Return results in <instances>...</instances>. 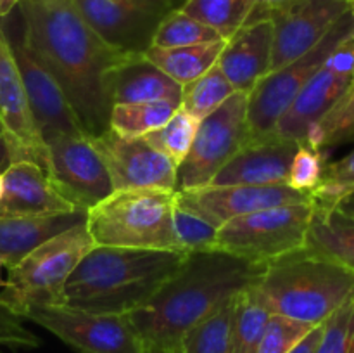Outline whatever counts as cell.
<instances>
[{
  "mask_svg": "<svg viewBox=\"0 0 354 353\" xmlns=\"http://www.w3.org/2000/svg\"><path fill=\"white\" fill-rule=\"evenodd\" d=\"M223 38L206 24L199 23L194 17L187 16L180 9H173L156 30L152 45L154 47H187V45L213 44Z\"/></svg>",
  "mask_w": 354,
  "mask_h": 353,
  "instance_id": "obj_33",
  "label": "cell"
},
{
  "mask_svg": "<svg viewBox=\"0 0 354 353\" xmlns=\"http://www.w3.org/2000/svg\"><path fill=\"white\" fill-rule=\"evenodd\" d=\"M0 120L12 163L31 161L47 172L48 152L28 104L23 78L6 30L0 24Z\"/></svg>",
  "mask_w": 354,
  "mask_h": 353,
  "instance_id": "obj_16",
  "label": "cell"
},
{
  "mask_svg": "<svg viewBox=\"0 0 354 353\" xmlns=\"http://www.w3.org/2000/svg\"><path fill=\"white\" fill-rule=\"evenodd\" d=\"M85 211L44 217H0V260L10 269L54 235L85 221Z\"/></svg>",
  "mask_w": 354,
  "mask_h": 353,
  "instance_id": "obj_23",
  "label": "cell"
},
{
  "mask_svg": "<svg viewBox=\"0 0 354 353\" xmlns=\"http://www.w3.org/2000/svg\"><path fill=\"white\" fill-rule=\"evenodd\" d=\"M173 230H175L178 249L187 255L214 249L218 232L216 225L204 220L199 215L180 208L176 201L175 210H173Z\"/></svg>",
  "mask_w": 354,
  "mask_h": 353,
  "instance_id": "obj_34",
  "label": "cell"
},
{
  "mask_svg": "<svg viewBox=\"0 0 354 353\" xmlns=\"http://www.w3.org/2000/svg\"><path fill=\"white\" fill-rule=\"evenodd\" d=\"M0 137H3V125H2V120H0Z\"/></svg>",
  "mask_w": 354,
  "mask_h": 353,
  "instance_id": "obj_49",
  "label": "cell"
},
{
  "mask_svg": "<svg viewBox=\"0 0 354 353\" xmlns=\"http://www.w3.org/2000/svg\"><path fill=\"white\" fill-rule=\"evenodd\" d=\"M354 138V83L339 102L310 128L306 144L324 151Z\"/></svg>",
  "mask_w": 354,
  "mask_h": 353,
  "instance_id": "obj_31",
  "label": "cell"
},
{
  "mask_svg": "<svg viewBox=\"0 0 354 353\" xmlns=\"http://www.w3.org/2000/svg\"><path fill=\"white\" fill-rule=\"evenodd\" d=\"M17 3H19V0H0V19L9 16L16 9Z\"/></svg>",
  "mask_w": 354,
  "mask_h": 353,
  "instance_id": "obj_44",
  "label": "cell"
},
{
  "mask_svg": "<svg viewBox=\"0 0 354 353\" xmlns=\"http://www.w3.org/2000/svg\"><path fill=\"white\" fill-rule=\"evenodd\" d=\"M2 176L0 217H44L78 211L59 194L47 172L37 163H10Z\"/></svg>",
  "mask_w": 354,
  "mask_h": 353,
  "instance_id": "obj_20",
  "label": "cell"
},
{
  "mask_svg": "<svg viewBox=\"0 0 354 353\" xmlns=\"http://www.w3.org/2000/svg\"><path fill=\"white\" fill-rule=\"evenodd\" d=\"M234 93V87L225 78L221 69L214 64L203 76L182 87L180 107H183L187 113H190L201 121L209 116L211 113H214Z\"/></svg>",
  "mask_w": 354,
  "mask_h": 353,
  "instance_id": "obj_30",
  "label": "cell"
},
{
  "mask_svg": "<svg viewBox=\"0 0 354 353\" xmlns=\"http://www.w3.org/2000/svg\"><path fill=\"white\" fill-rule=\"evenodd\" d=\"M353 83H354V82H353Z\"/></svg>",
  "mask_w": 354,
  "mask_h": 353,
  "instance_id": "obj_51",
  "label": "cell"
},
{
  "mask_svg": "<svg viewBox=\"0 0 354 353\" xmlns=\"http://www.w3.org/2000/svg\"><path fill=\"white\" fill-rule=\"evenodd\" d=\"M173 210L171 190H114L86 211L85 224L95 246L180 251L173 230Z\"/></svg>",
  "mask_w": 354,
  "mask_h": 353,
  "instance_id": "obj_5",
  "label": "cell"
},
{
  "mask_svg": "<svg viewBox=\"0 0 354 353\" xmlns=\"http://www.w3.org/2000/svg\"><path fill=\"white\" fill-rule=\"evenodd\" d=\"M47 175L78 211H88L114 192L113 180L88 135H64L47 142Z\"/></svg>",
  "mask_w": 354,
  "mask_h": 353,
  "instance_id": "obj_11",
  "label": "cell"
},
{
  "mask_svg": "<svg viewBox=\"0 0 354 353\" xmlns=\"http://www.w3.org/2000/svg\"><path fill=\"white\" fill-rule=\"evenodd\" d=\"M252 287L272 315L320 325L354 301V272L301 248L266 263Z\"/></svg>",
  "mask_w": 354,
  "mask_h": 353,
  "instance_id": "obj_4",
  "label": "cell"
},
{
  "mask_svg": "<svg viewBox=\"0 0 354 353\" xmlns=\"http://www.w3.org/2000/svg\"><path fill=\"white\" fill-rule=\"evenodd\" d=\"M187 253L93 246L52 305L127 315L144 307L183 265Z\"/></svg>",
  "mask_w": 354,
  "mask_h": 353,
  "instance_id": "obj_3",
  "label": "cell"
},
{
  "mask_svg": "<svg viewBox=\"0 0 354 353\" xmlns=\"http://www.w3.org/2000/svg\"><path fill=\"white\" fill-rule=\"evenodd\" d=\"M176 106L166 100L118 104L109 114V130L123 137H145L161 128L175 113Z\"/></svg>",
  "mask_w": 354,
  "mask_h": 353,
  "instance_id": "obj_29",
  "label": "cell"
},
{
  "mask_svg": "<svg viewBox=\"0 0 354 353\" xmlns=\"http://www.w3.org/2000/svg\"><path fill=\"white\" fill-rule=\"evenodd\" d=\"M304 248L354 272V217L337 208L315 206Z\"/></svg>",
  "mask_w": 354,
  "mask_h": 353,
  "instance_id": "obj_24",
  "label": "cell"
},
{
  "mask_svg": "<svg viewBox=\"0 0 354 353\" xmlns=\"http://www.w3.org/2000/svg\"><path fill=\"white\" fill-rule=\"evenodd\" d=\"M2 194H3V176H2V172H0V199H2Z\"/></svg>",
  "mask_w": 354,
  "mask_h": 353,
  "instance_id": "obj_47",
  "label": "cell"
},
{
  "mask_svg": "<svg viewBox=\"0 0 354 353\" xmlns=\"http://www.w3.org/2000/svg\"><path fill=\"white\" fill-rule=\"evenodd\" d=\"M92 30L124 54H144L175 0H75Z\"/></svg>",
  "mask_w": 354,
  "mask_h": 353,
  "instance_id": "obj_13",
  "label": "cell"
},
{
  "mask_svg": "<svg viewBox=\"0 0 354 353\" xmlns=\"http://www.w3.org/2000/svg\"><path fill=\"white\" fill-rule=\"evenodd\" d=\"M313 327L317 325L283 315H272L256 353H290Z\"/></svg>",
  "mask_w": 354,
  "mask_h": 353,
  "instance_id": "obj_37",
  "label": "cell"
},
{
  "mask_svg": "<svg viewBox=\"0 0 354 353\" xmlns=\"http://www.w3.org/2000/svg\"><path fill=\"white\" fill-rule=\"evenodd\" d=\"M197 128H199V120L187 113L183 107H176L171 118L161 128L145 135V138L166 158L171 159L173 165L178 168L192 147Z\"/></svg>",
  "mask_w": 354,
  "mask_h": 353,
  "instance_id": "obj_32",
  "label": "cell"
},
{
  "mask_svg": "<svg viewBox=\"0 0 354 353\" xmlns=\"http://www.w3.org/2000/svg\"><path fill=\"white\" fill-rule=\"evenodd\" d=\"M322 329H324V325L322 324L311 329V331L304 336L303 341H301L290 353H315V348H317L318 341H320Z\"/></svg>",
  "mask_w": 354,
  "mask_h": 353,
  "instance_id": "obj_41",
  "label": "cell"
},
{
  "mask_svg": "<svg viewBox=\"0 0 354 353\" xmlns=\"http://www.w3.org/2000/svg\"><path fill=\"white\" fill-rule=\"evenodd\" d=\"M10 163H12V158H10L9 144H7L6 137H0V172H3Z\"/></svg>",
  "mask_w": 354,
  "mask_h": 353,
  "instance_id": "obj_42",
  "label": "cell"
},
{
  "mask_svg": "<svg viewBox=\"0 0 354 353\" xmlns=\"http://www.w3.org/2000/svg\"><path fill=\"white\" fill-rule=\"evenodd\" d=\"M249 142L248 93L235 92L199 121L192 147L176 168V190L206 187Z\"/></svg>",
  "mask_w": 354,
  "mask_h": 353,
  "instance_id": "obj_9",
  "label": "cell"
},
{
  "mask_svg": "<svg viewBox=\"0 0 354 353\" xmlns=\"http://www.w3.org/2000/svg\"><path fill=\"white\" fill-rule=\"evenodd\" d=\"M265 266L218 249L189 253L178 272L127 318L144 345L173 352L197 322L256 284Z\"/></svg>",
  "mask_w": 354,
  "mask_h": 353,
  "instance_id": "obj_2",
  "label": "cell"
},
{
  "mask_svg": "<svg viewBox=\"0 0 354 353\" xmlns=\"http://www.w3.org/2000/svg\"><path fill=\"white\" fill-rule=\"evenodd\" d=\"M354 194V149L344 158L327 163L320 185L311 192L315 206L334 208L339 201Z\"/></svg>",
  "mask_w": 354,
  "mask_h": 353,
  "instance_id": "obj_35",
  "label": "cell"
},
{
  "mask_svg": "<svg viewBox=\"0 0 354 353\" xmlns=\"http://www.w3.org/2000/svg\"><path fill=\"white\" fill-rule=\"evenodd\" d=\"M21 35L61 85L83 132L97 137L109 127L107 75L124 52L92 30L75 0H19Z\"/></svg>",
  "mask_w": 354,
  "mask_h": 353,
  "instance_id": "obj_1",
  "label": "cell"
},
{
  "mask_svg": "<svg viewBox=\"0 0 354 353\" xmlns=\"http://www.w3.org/2000/svg\"><path fill=\"white\" fill-rule=\"evenodd\" d=\"M315 203L266 208L225 221L214 249L252 263H270L304 248Z\"/></svg>",
  "mask_w": 354,
  "mask_h": 353,
  "instance_id": "obj_7",
  "label": "cell"
},
{
  "mask_svg": "<svg viewBox=\"0 0 354 353\" xmlns=\"http://www.w3.org/2000/svg\"><path fill=\"white\" fill-rule=\"evenodd\" d=\"M346 3H348V9L351 10V12L354 14V0H344Z\"/></svg>",
  "mask_w": 354,
  "mask_h": 353,
  "instance_id": "obj_48",
  "label": "cell"
},
{
  "mask_svg": "<svg viewBox=\"0 0 354 353\" xmlns=\"http://www.w3.org/2000/svg\"><path fill=\"white\" fill-rule=\"evenodd\" d=\"M2 269H3V262L0 260V287H3V284H6V280L2 279Z\"/></svg>",
  "mask_w": 354,
  "mask_h": 353,
  "instance_id": "obj_46",
  "label": "cell"
},
{
  "mask_svg": "<svg viewBox=\"0 0 354 353\" xmlns=\"http://www.w3.org/2000/svg\"><path fill=\"white\" fill-rule=\"evenodd\" d=\"M225 42L227 40L169 48L151 45L144 52V55L162 73H166L173 82L183 87L203 76L216 64L225 47Z\"/></svg>",
  "mask_w": 354,
  "mask_h": 353,
  "instance_id": "obj_25",
  "label": "cell"
},
{
  "mask_svg": "<svg viewBox=\"0 0 354 353\" xmlns=\"http://www.w3.org/2000/svg\"><path fill=\"white\" fill-rule=\"evenodd\" d=\"M7 38L23 78L35 125L45 144L52 138L64 137V135L85 134L57 80L28 47L23 35L19 33V37L7 35Z\"/></svg>",
  "mask_w": 354,
  "mask_h": 353,
  "instance_id": "obj_17",
  "label": "cell"
},
{
  "mask_svg": "<svg viewBox=\"0 0 354 353\" xmlns=\"http://www.w3.org/2000/svg\"><path fill=\"white\" fill-rule=\"evenodd\" d=\"M322 325L315 353H354V301L334 311Z\"/></svg>",
  "mask_w": 354,
  "mask_h": 353,
  "instance_id": "obj_36",
  "label": "cell"
},
{
  "mask_svg": "<svg viewBox=\"0 0 354 353\" xmlns=\"http://www.w3.org/2000/svg\"><path fill=\"white\" fill-rule=\"evenodd\" d=\"M273 26L270 19L244 24L225 42L216 66L235 92L251 93L256 83L272 71Z\"/></svg>",
  "mask_w": 354,
  "mask_h": 353,
  "instance_id": "obj_21",
  "label": "cell"
},
{
  "mask_svg": "<svg viewBox=\"0 0 354 353\" xmlns=\"http://www.w3.org/2000/svg\"><path fill=\"white\" fill-rule=\"evenodd\" d=\"M235 298L228 300L213 314L189 329L180 338L173 353H230Z\"/></svg>",
  "mask_w": 354,
  "mask_h": 353,
  "instance_id": "obj_26",
  "label": "cell"
},
{
  "mask_svg": "<svg viewBox=\"0 0 354 353\" xmlns=\"http://www.w3.org/2000/svg\"><path fill=\"white\" fill-rule=\"evenodd\" d=\"M301 142L272 134L249 141L209 185H279L287 183L290 163Z\"/></svg>",
  "mask_w": 354,
  "mask_h": 353,
  "instance_id": "obj_19",
  "label": "cell"
},
{
  "mask_svg": "<svg viewBox=\"0 0 354 353\" xmlns=\"http://www.w3.org/2000/svg\"><path fill=\"white\" fill-rule=\"evenodd\" d=\"M351 196H354V194H351Z\"/></svg>",
  "mask_w": 354,
  "mask_h": 353,
  "instance_id": "obj_50",
  "label": "cell"
},
{
  "mask_svg": "<svg viewBox=\"0 0 354 353\" xmlns=\"http://www.w3.org/2000/svg\"><path fill=\"white\" fill-rule=\"evenodd\" d=\"M180 10L228 40L248 23L252 7L249 0H185Z\"/></svg>",
  "mask_w": 354,
  "mask_h": 353,
  "instance_id": "obj_28",
  "label": "cell"
},
{
  "mask_svg": "<svg viewBox=\"0 0 354 353\" xmlns=\"http://www.w3.org/2000/svg\"><path fill=\"white\" fill-rule=\"evenodd\" d=\"M142 353H173L171 350H166L162 346H154V345H145L144 352Z\"/></svg>",
  "mask_w": 354,
  "mask_h": 353,
  "instance_id": "obj_45",
  "label": "cell"
},
{
  "mask_svg": "<svg viewBox=\"0 0 354 353\" xmlns=\"http://www.w3.org/2000/svg\"><path fill=\"white\" fill-rule=\"evenodd\" d=\"M325 152L311 147L306 142H301L290 163L287 185L301 192L311 194L324 179L325 172Z\"/></svg>",
  "mask_w": 354,
  "mask_h": 353,
  "instance_id": "obj_38",
  "label": "cell"
},
{
  "mask_svg": "<svg viewBox=\"0 0 354 353\" xmlns=\"http://www.w3.org/2000/svg\"><path fill=\"white\" fill-rule=\"evenodd\" d=\"M354 82V35L346 38L325 59L317 73L308 80L286 113L280 116L273 134L296 142L306 141L315 123L322 120Z\"/></svg>",
  "mask_w": 354,
  "mask_h": 353,
  "instance_id": "obj_12",
  "label": "cell"
},
{
  "mask_svg": "<svg viewBox=\"0 0 354 353\" xmlns=\"http://www.w3.org/2000/svg\"><path fill=\"white\" fill-rule=\"evenodd\" d=\"M21 318L47 329L80 353H142L144 341L127 315L92 314L52 303H33L21 310Z\"/></svg>",
  "mask_w": 354,
  "mask_h": 353,
  "instance_id": "obj_10",
  "label": "cell"
},
{
  "mask_svg": "<svg viewBox=\"0 0 354 353\" xmlns=\"http://www.w3.org/2000/svg\"><path fill=\"white\" fill-rule=\"evenodd\" d=\"M351 35H354V14L346 10L322 38L320 44L296 61L270 71L256 83L248 96L249 141L266 137L275 132L280 116L292 104L308 80L320 69L335 47Z\"/></svg>",
  "mask_w": 354,
  "mask_h": 353,
  "instance_id": "obj_8",
  "label": "cell"
},
{
  "mask_svg": "<svg viewBox=\"0 0 354 353\" xmlns=\"http://www.w3.org/2000/svg\"><path fill=\"white\" fill-rule=\"evenodd\" d=\"M175 201L180 208L199 215L218 228L225 221L266 208L286 204L313 203V196L292 189L287 183L279 185H206L199 189L176 190Z\"/></svg>",
  "mask_w": 354,
  "mask_h": 353,
  "instance_id": "obj_15",
  "label": "cell"
},
{
  "mask_svg": "<svg viewBox=\"0 0 354 353\" xmlns=\"http://www.w3.org/2000/svg\"><path fill=\"white\" fill-rule=\"evenodd\" d=\"M85 221L54 235L10 266L0 303L19 315L33 303H54L59 291L93 248Z\"/></svg>",
  "mask_w": 354,
  "mask_h": 353,
  "instance_id": "obj_6",
  "label": "cell"
},
{
  "mask_svg": "<svg viewBox=\"0 0 354 353\" xmlns=\"http://www.w3.org/2000/svg\"><path fill=\"white\" fill-rule=\"evenodd\" d=\"M92 138L114 190L162 189L176 192V166L145 137H123L107 128Z\"/></svg>",
  "mask_w": 354,
  "mask_h": 353,
  "instance_id": "obj_14",
  "label": "cell"
},
{
  "mask_svg": "<svg viewBox=\"0 0 354 353\" xmlns=\"http://www.w3.org/2000/svg\"><path fill=\"white\" fill-rule=\"evenodd\" d=\"M344 0H292L270 16L272 71L310 52L346 12Z\"/></svg>",
  "mask_w": 354,
  "mask_h": 353,
  "instance_id": "obj_18",
  "label": "cell"
},
{
  "mask_svg": "<svg viewBox=\"0 0 354 353\" xmlns=\"http://www.w3.org/2000/svg\"><path fill=\"white\" fill-rule=\"evenodd\" d=\"M334 208H337V210H341L342 213L349 215V217H354V196L344 197V199L339 201V203L335 204Z\"/></svg>",
  "mask_w": 354,
  "mask_h": 353,
  "instance_id": "obj_43",
  "label": "cell"
},
{
  "mask_svg": "<svg viewBox=\"0 0 354 353\" xmlns=\"http://www.w3.org/2000/svg\"><path fill=\"white\" fill-rule=\"evenodd\" d=\"M254 286V284H252ZM241 291L235 298L230 332V353H256L268 325L270 314L256 294L254 287Z\"/></svg>",
  "mask_w": 354,
  "mask_h": 353,
  "instance_id": "obj_27",
  "label": "cell"
},
{
  "mask_svg": "<svg viewBox=\"0 0 354 353\" xmlns=\"http://www.w3.org/2000/svg\"><path fill=\"white\" fill-rule=\"evenodd\" d=\"M252 7V12L249 16L248 23H252V21H259V19H270L275 10L282 9L283 6H287L292 0H249ZM245 23V24H248Z\"/></svg>",
  "mask_w": 354,
  "mask_h": 353,
  "instance_id": "obj_40",
  "label": "cell"
},
{
  "mask_svg": "<svg viewBox=\"0 0 354 353\" xmlns=\"http://www.w3.org/2000/svg\"><path fill=\"white\" fill-rule=\"evenodd\" d=\"M0 346L9 348H38L40 338L24 327L23 318L0 303Z\"/></svg>",
  "mask_w": 354,
  "mask_h": 353,
  "instance_id": "obj_39",
  "label": "cell"
},
{
  "mask_svg": "<svg viewBox=\"0 0 354 353\" xmlns=\"http://www.w3.org/2000/svg\"><path fill=\"white\" fill-rule=\"evenodd\" d=\"M111 106L166 100L180 107L182 85L152 64L144 54H128L107 75Z\"/></svg>",
  "mask_w": 354,
  "mask_h": 353,
  "instance_id": "obj_22",
  "label": "cell"
}]
</instances>
